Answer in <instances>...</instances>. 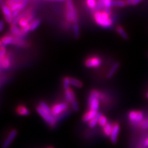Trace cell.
Segmentation results:
<instances>
[{"instance_id":"7dc6e473","label":"cell","mask_w":148,"mask_h":148,"mask_svg":"<svg viewBox=\"0 0 148 148\" xmlns=\"http://www.w3.org/2000/svg\"><path fill=\"white\" fill-rule=\"evenodd\" d=\"M47 148H54V147H52V146H51V147H47Z\"/></svg>"},{"instance_id":"4fadbf2b","label":"cell","mask_w":148,"mask_h":148,"mask_svg":"<svg viewBox=\"0 0 148 148\" xmlns=\"http://www.w3.org/2000/svg\"><path fill=\"white\" fill-rule=\"evenodd\" d=\"M27 0H24V1H23L22 2L13 4V5L9 6V8H10L12 12L16 11V10L21 11L25 7V6L27 5Z\"/></svg>"},{"instance_id":"5bb4252c","label":"cell","mask_w":148,"mask_h":148,"mask_svg":"<svg viewBox=\"0 0 148 148\" xmlns=\"http://www.w3.org/2000/svg\"><path fill=\"white\" fill-rule=\"evenodd\" d=\"M0 63H1V69L6 70L11 66V59L9 56H6L5 58L0 60Z\"/></svg>"},{"instance_id":"8d00e7d4","label":"cell","mask_w":148,"mask_h":148,"mask_svg":"<svg viewBox=\"0 0 148 148\" xmlns=\"http://www.w3.org/2000/svg\"><path fill=\"white\" fill-rule=\"evenodd\" d=\"M112 3H113V0H104V8L110 9V7L112 6Z\"/></svg>"},{"instance_id":"ac0fdd59","label":"cell","mask_w":148,"mask_h":148,"mask_svg":"<svg viewBox=\"0 0 148 148\" xmlns=\"http://www.w3.org/2000/svg\"><path fill=\"white\" fill-rule=\"evenodd\" d=\"M11 32L12 34L14 36H15V37H19V38H21L22 37L21 30H20L19 28H18L17 26L14 25H11Z\"/></svg>"},{"instance_id":"d590c367","label":"cell","mask_w":148,"mask_h":148,"mask_svg":"<svg viewBox=\"0 0 148 148\" xmlns=\"http://www.w3.org/2000/svg\"><path fill=\"white\" fill-rule=\"evenodd\" d=\"M6 56V50L5 47L1 46V49H0V60L5 58Z\"/></svg>"},{"instance_id":"e0dca14e","label":"cell","mask_w":148,"mask_h":148,"mask_svg":"<svg viewBox=\"0 0 148 148\" xmlns=\"http://www.w3.org/2000/svg\"><path fill=\"white\" fill-rule=\"evenodd\" d=\"M113 125L114 123L112 124L110 122H108L104 127H103V132L106 136H110L111 133H112V131Z\"/></svg>"},{"instance_id":"e575fe53","label":"cell","mask_w":148,"mask_h":148,"mask_svg":"<svg viewBox=\"0 0 148 148\" xmlns=\"http://www.w3.org/2000/svg\"><path fill=\"white\" fill-rule=\"evenodd\" d=\"M140 127L143 130H148V119H145L141 123Z\"/></svg>"},{"instance_id":"7bdbcfd3","label":"cell","mask_w":148,"mask_h":148,"mask_svg":"<svg viewBox=\"0 0 148 148\" xmlns=\"http://www.w3.org/2000/svg\"><path fill=\"white\" fill-rule=\"evenodd\" d=\"M4 25V21H1V22H0V30H1V31L3 30Z\"/></svg>"},{"instance_id":"d6986e66","label":"cell","mask_w":148,"mask_h":148,"mask_svg":"<svg viewBox=\"0 0 148 148\" xmlns=\"http://www.w3.org/2000/svg\"><path fill=\"white\" fill-rule=\"evenodd\" d=\"M102 115H102L101 113H98V115H97V116L95 118H94L93 119H92L91 121H90L88 122V126L91 128L95 127L97 125V124L99 123V119L101 118Z\"/></svg>"},{"instance_id":"30bf717a","label":"cell","mask_w":148,"mask_h":148,"mask_svg":"<svg viewBox=\"0 0 148 148\" xmlns=\"http://www.w3.org/2000/svg\"><path fill=\"white\" fill-rule=\"evenodd\" d=\"M1 9L3 14L5 17V20L8 23H12L13 21V17L12 16V11L10 8L6 4H1Z\"/></svg>"},{"instance_id":"9a60e30c","label":"cell","mask_w":148,"mask_h":148,"mask_svg":"<svg viewBox=\"0 0 148 148\" xmlns=\"http://www.w3.org/2000/svg\"><path fill=\"white\" fill-rule=\"evenodd\" d=\"M16 112L18 115H22V116H26L30 114V111L26 107L24 106H18L16 109Z\"/></svg>"},{"instance_id":"d4e9b609","label":"cell","mask_w":148,"mask_h":148,"mask_svg":"<svg viewBox=\"0 0 148 148\" xmlns=\"http://www.w3.org/2000/svg\"><path fill=\"white\" fill-rule=\"evenodd\" d=\"M27 16L26 15V12H21L19 16H17L16 18H14L12 22V25H16L17 24H18V22H19V21L22 19V18H24Z\"/></svg>"},{"instance_id":"6da1fadb","label":"cell","mask_w":148,"mask_h":148,"mask_svg":"<svg viewBox=\"0 0 148 148\" xmlns=\"http://www.w3.org/2000/svg\"><path fill=\"white\" fill-rule=\"evenodd\" d=\"M94 18L97 24L105 29H109L113 25V21L110 15L105 11H96L94 14Z\"/></svg>"},{"instance_id":"cb8c5ba5","label":"cell","mask_w":148,"mask_h":148,"mask_svg":"<svg viewBox=\"0 0 148 148\" xmlns=\"http://www.w3.org/2000/svg\"><path fill=\"white\" fill-rule=\"evenodd\" d=\"M71 103L72 107V109H73V110L76 111V112L78 111V110H79V106H78V102L76 99L75 95H74L72 98V99L71 100Z\"/></svg>"},{"instance_id":"9c48e42d","label":"cell","mask_w":148,"mask_h":148,"mask_svg":"<svg viewBox=\"0 0 148 148\" xmlns=\"http://www.w3.org/2000/svg\"><path fill=\"white\" fill-rule=\"evenodd\" d=\"M120 132V125L117 122H115L113 125V128L112 133H111V135L110 136V141L112 142V144L115 145L116 144L117 142V138Z\"/></svg>"},{"instance_id":"3957f363","label":"cell","mask_w":148,"mask_h":148,"mask_svg":"<svg viewBox=\"0 0 148 148\" xmlns=\"http://www.w3.org/2000/svg\"><path fill=\"white\" fill-rule=\"evenodd\" d=\"M101 94L97 90H92L90 92L88 98V107L90 110L98 112L99 108V99Z\"/></svg>"},{"instance_id":"4dcf8cb0","label":"cell","mask_w":148,"mask_h":148,"mask_svg":"<svg viewBox=\"0 0 148 148\" xmlns=\"http://www.w3.org/2000/svg\"><path fill=\"white\" fill-rule=\"evenodd\" d=\"M73 32L74 36H75L76 38H78L80 35V28L77 24H73Z\"/></svg>"},{"instance_id":"5b68a950","label":"cell","mask_w":148,"mask_h":148,"mask_svg":"<svg viewBox=\"0 0 148 148\" xmlns=\"http://www.w3.org/2000/svg\"><path fill=\"white\" fill-rule=\"evenodd\" d=\"M36 111L39 114L40 116L42 117L45 121L49 124L51 127H54L56 123V119L55 117L53 116L52 114H48L46 112L42 109H41L40 106H38L36 108Z\"/></svg>"},{"instance_id":"f546056e","label":"cell","mask_w":148,"mask_h":148,"mask_svg":"<svg viewBox=\"0 0 148 148\" xmlns=\"http://www.w3.org/2000/svg\"><path fill=\"white\" fill-rule=\"evenodd\" d=\"M14 45L19 46V47H25L26 46V43L24 40H22L21 38H19V37H16Z\"/></svg>"},{"instance_id":"484cf974","label":"cell","mask_w":148,"mask_h":148,"mask_svg":"<svg viewBox=\"0 0 148 148\" xmlns=\"http://www.w3.org/2000/svg\"><path fill=\"white\" fill-rule=\"evenodd\" d=\"M39 106L44 111H45L46 112H47L48 114H51V109L48 104L43 101H41L39 104Z\"/></svg>"},{"instance_id":"1f68e13d","label":"cell","mask_w":148,"mask_h":148,"mask_svg":"<svg viewBox=\"0 0 148 148\" xmlns=\"http://www.w3.org/2000/svg\"><path fill=\"white\" fill-rule=\"evenodd\" d=\"M18 24L21 28H24V27L27 26L28 25H29L30 22H29V21H28V19L25 17L24 18H22V19L19 21V22H18Z\"/></svg>"},{"instance_id":"44dd1931","label":"cell","mask_w":148,"mask_h":148,"mask_svg":"<svg viewBox=\"0 0 148 148\" xmlns=\"http://www.w3.org/2000/svg\"><path fill=\"white\" fill-rule=\"evenodd\" d=\"M116 30L117 32V33L120 35V36L122 37V38L124 40H128V36L127 34V32L125 31V30L123 29L122 27L118 26L116 29Z\"/></svg>"},{"instance_id":"b9f144b4","label":"cell","mask_w":148,"mask_h":148,"mask_svg":"<svg viewBox=\"0 0 148 148\" xmlns=\"http://www.w3.org/2000/svg\"><path fill=\"white\" fill-rule=\"evenodd\" d=\"M143 1V0H133L132 5L136 6V5H138V4H140V3H141Z\"/></svg>"},{"instance_id":"ffe728a7","label":"cell","mask_w":148,"mask_h":148,"mask_svg":"<svg viewBox=\"0 0 148 148\" xmlns=\"http://www.w3.org/2000/svg\"><path fill=\"white\" fill-rule=\"evenodd\" d=\"M74 95L75 94L71 88L65 90V98H66V101L67 103H71V100Z\"/></svg>"},{"instance_id":"f35d334b","label":"cell","mask_w":148,"mask_h":148,"mask_svg":"<svg viewBox=\"0 0 148 148\" xmlns=\"http://www.w3.org/2000/svg\"><path fill=\"white\" fill-rule=\"evenodd\" d=\"M23 1H24V0H8L6 3H7V5L8 6H11L13 5V4L18 3H21Z\"/></svg>"},{"instance_id":"52a82bcc","label":"cell","mask_w":148,"mask_h":148,"mask_svg":"<svg viewBox=\"0 0 148 148\" xmlns=\"http://www.w3.org/2000/svg\"><path fill=\"white\" fill-rule=\"evenodd\" d=\"M102 63L101 58L98 57H91L85 61V66L90 68H96L100 66Z\"/></svg>"},{"instance_id":"7402d4cb","label":"cell","mask_w":148,"mask_h":148,"mask_svg":"<svg viewBox=\"0 0 148 148\" xmlns=\"http://www.w3.org/2000/svg\"><path fill=\"white\" fill-rule=\"evenodd\" d=\"M41 21L39 18H37V19H34L32 22H30V30L34 31L38 27V26L40 25Z\"/></svg>"},{"instance_id":"277c9868","label":"cell","mask_w":148,"mask_h":148,"mask_svg":"<svg viewBox=\"0 0 148 148\" xmlns=\"http://www.w3.org/2000/svg\"><path fill=\"white\" fill-rule=\"evenodd\" d=\"M128 119L133 125L136 127L144 120V114L140 110H132L128 114Z\"/></svg>"},{"instance_id":"ab89813d","label":"cell","mask_w":148,"mask_h":148,"mask_svg":"<svg viewBox=\"0 0 148 148\" xmlns=\"http://www.w3.org/2000/svg\"><path fill=\"white\" fill-rule=\"evenodd\" d=\"M97 8L99 10H101L104 8V0H98V3H97Z\"/></svg>"},{"instance_id":"7a4b0ae2","label":"cell","mask_w":148,"mask_h":148,"mask_svg":"<svg viewBox=\"0 0 148 148\" xmlns=\"http://www.w3.org/2000/svg\"><path fill=\"white\" fill-rule=\"evenodd\" d=\"M66 18L73 24H77L78 14L76 9L73 5L72 0H67L66 1Z\"/></svg>"},{"instance_id":"836d02e7","label":"cell","mask_w":148,"mask_h":148,"mask_svg":"<svg viewBox=\"0 0 148 148\" xmlns=\"http://www.w3.org/2000/svg\"><path fill=\"white\" fill-rule=\"evenodd\" d=\"M108 122V119L106 118V117L104 116V115H102L101 118L99 120V125L101 127H104L106 124H107Z\"/></svg>"},{"instance_id":"2e32d148","label":"cell","mask_w":148,"mask_h":148,"mask_svg":"<svg viewBox=\"0 0 148 148\" xmlns=\"http://www.w3.org/2000/svg\"><path fill=\"white\" fill-rule=\"evenodd\" d=\"M119 66H120V64L119 62L114 63L107 74V78H110L111 77H112L115 74V73L116 72V71L118 70Z\"/></svg>"},{"instance_id":"d6a6232c","label":"cell","mask_w":148,"mask_h":148,"mask_svg":"<svg viewBox=\"0 0 148 148\" xmlns=\"http://www.w3.org/2000/svg\"><path fill=\"white\" fill-rule=\"evenodd\" d=\"M86 4L87 6L91 9H95L97 6V2L96 0H86Z\"/></svg>"},{"instance_id":"bcb514c9","label":"cell","mask_w":148,"mask_h":148,"mask_svg":"<svg viewBox=\"0 0 148 148\" xmlns=\"http://www.w3.org/2000/svg\"><path fill=\"white\" fill-rule=\"evenodd\" d=\"M146 97H147V99H148V92H147V94H146Z\"/></svg>"},{"instance_id":"f6af8a7d","label":"cell","mask_w":148,"mask_h":148,"mask_svg":"<svg viewBox=\"0 0 148 148\" xmlns=\"http://www.w3.org/2000/svg\"><path fill=\"white\" fill-rule=\"evenodd\" d=\"M48 1H67V0H48Z\"/></svg>"},{"instance_id":"ba28073f","label":"cell","mask_w":148,"mask_h":148,"mask_svg":"<svg viewBox=\"0 0 148 148\" xmlns=\"http://www.w3.org/2000/svg\"><path fill=\"white\" fill-rule=\"evenodd\" d=\"M17 135V132L16 130H12L9 133V135L6 137V139L3 143L2 148H8L11 145L12 142L14 140L16 136Z\"/></svg>"},{"instance_id":"8fae6325","label":"cell","mask_w":148,"mask_h":148,"mask_svg":"<svg viewBox=\"0 0 148 148\" xmlns=\"http://www.w3.org/2000/svg\"><path fill=\"white\" fill-rule=\"evenodd\" d=\"M16 37H14L11 35H5L4 36L1 40V46H4L9 45H12L15 43Z\"/></svg>"},{"instance_id":"8992f818","label":"cell","mask_w":148,"mask_h":148,"mask_svg":"<svg viewBox=\"0 0 148 148\" xmlns=\"http://www.w3.org/2000/svg\"><path fill=\"white\" fill-rule=\"evenodd\" d=\"M68 109V104L66 103H61L55 104L51 108V114L54 117H58L59 115L65 112Z\"/></svg>"},{"instance_id":"ee69618b","label":"cell","mask_w":148,"mask_h":148,"mask_svg":"<svg viewBox=\"0 0 148 148\" xmlns=\"http://www.w3.org/2000/svg\"><path fill=\"white\" fill-rule=\"evenodd\" d=\"M133 0H126V3L128 5H132Z\"/></svg>"},{"instance_id":"74e56055","label":"cell","mask_w":148,"mask_h":148,"mask_svg":"<svg viewBox=\"0 0 148 148\" xmlns=\"http://www.w3.org/2000/svg\"><path fill=\"white\" fill-rule=\"evenodd\" d=\"M30 30V24L28 25L27 26L22 28L21 29V33H22V36H24L26 34H27L28 32Z\"/></svg>"},{"instance_id":"f1b7e54d","label":"cell","mask_w":148,"mask_h":148,"mask_svg":"<svg viewBox=\"0 0 148 148\" xmlns=\"http://www.w3.org/2000/svg\"><path fill=\"white\" fill-rule=\"evenodd\" d=\"M71 80L69 77H65L63 80V86L64 90H67L70 88V85H71Z\"/></svg>"},{"instance_id":"7c38bea8","label":"cell","mask_w":148,"mask_h":148,"mask_svg":"<svg viewBox=\"0 0 148 148\" xmlns=\"http://www.w3.org/2000/svg\"><path fill=\"white\" fill-rule=\"evenodd\" d=\"M98 114V112H96V111L90 110V111H88V112L83 115L82 117V120L85 123H88L92 119L95 118L97 116Z\"/></svg>"},{"instance_id":"4316f807","label":"cell","mask_w":148,"mask_h":148,"mask_svg":"<svg viewBox=\"0 0 148 148\" xmlns=\"http://www.w3.org/2000/svg\"><path fill=\"white\" fill-rule=\"evenodd\" d=\"M71 80V84L77 88H82L83 86V83L80 81L77 80V78H70Z\"/></svg>"},{"instance_id":"60d3db41","label":"cell","mask_w":148,"mask_h":148,"mask_svg":"<svg viewBox=\"0 0 148 148\" xmlns=\"http://www.w3.org/2000/svg\"><path fill=\"white\" fill-rule=\"evenodd\" d=\"M21 13V11H19V10H16V11H12V17H13V19H14V18H16L17 16H19Z\"/></svg>"},{"instance_id":"603a6c76","label":"cell","mask_w":148,"mask_h":148,"mask_svg":"<svg viewBox=\"0 0 148 148\" xmlns=\"http://www.w3.org/2000/svg\"><path fill=\"white\" fill-rule=\"evenodd\" d=\"M126 1H123V0H113L112 6L115 7H119V8H123L127 5Z\"/></svg>"},{"instance_id":"83f0119b","label":"cell","mask_w":148,"mask_h":148,"mask_svg":"<svg viewBox=\"0 0 148 148\" xmlns=\"http://www.w3.org/2000/svg\"><path fill=\"white\" fill-rule=\"evenodd\" d=\"M138 148H148V136L141 140Z\"/></svg>"}]
</instances>
